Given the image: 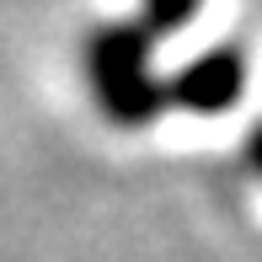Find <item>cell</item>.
<instances>
[{"instance_id": "6da1fadb", "label": "cell", "mask_w": 262, "mask_h": 262, "mask_svg": "<svg viewBox=\"0 0 262 262\" xmlns=\"http://www.w3.org/2000/svg\"><path fill=\"white\" fill-rule=\"evenodd\" d=\"M91 75H97L102 107L118 123H150L161 107V91L145 70V38L128 27H113L107 38L91 49Z\"/></svg>"}, {"instance_id": "7a4b0ae2", "label": "cell", "mask_w": 262, "mask_h": 262, "mask_svg": "<svg viewBox=\"0 0 262 262\" xmlns=\"http://www.w3.org/2000/svg\"><path fill=\"white\" fill-rule=\"evenodd\" d=\"M241 97V59L235 54H204L171 80V102L193 107V113H220Z\"/></svg>"}, {"instance_id": "3957f363", "label": "cell", "mask_w": 262, "mask_h": 262, "mask_svg": "<svg viewBox=\"0 0 262 262\" xmlns=\"http://www.w3.org/2000/svg\"><path fill=\"white\" fill-rule=\"evenodd\" d=\"M193 6H198V0H150V11H156L161 27H177V21H187V16H193Z\"/></svg>"}, {"instance_id": "277c9868", "label": "cell", "mask_w": 262, "mask_h": 262, "mask_svg": "<svg viewBox=\"0 0 262 262\" xmlns=\"http://www.w3.org/2000/svg\"><path fill=\"white\" fill-rule=\"evenodd\" d=\"M252 166H257V171H262V128H257V134H252Z\"/></svg>"}]
</instances>
